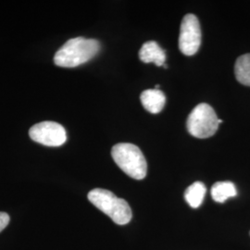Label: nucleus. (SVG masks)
Returning a JSON list of instances; mask_svg holds the SVG:
<instances>
[{
  "label": "nucleus",
  "instance_id": "9d476101",
  "mask_svg": "<svg viewBox=\"0 0 250 250\" xmlns=\"http://www.w3.org/2000/svg\"><path fill=\"white\" fill-rule=\"evenodd\" d=\"M207 188L201 182H196L188 187L185 192V198L190 207L197 208L202 204L205 197Z\"/></svg>",
  "mask_w": 250,
  "mask_h": 250
},
{
  "label": "nucleus",
  "instance_id": "0eeeda50",
  "mask_svg": "<svg viewBox=\"0 0 250 250\" xmlns=\"http://www.w3.org/2000/svg\"><path fill=\"white\" fill-rule=\"evenodd\" d=\"M139 59L144 63H154L161 67L165 64L166 54L157 42L148 41L140 48Z\"/></svg>",
  "mask_w": 250,
  "mask_h": 250
},
{
  "label": "nucleus",
  "instance_id": "7ed1b4c3",
  "mask_svg": "<svg viewBox=\"0 0 250 250\" xmlns=\"http://www.w3.org/2000/svg\"><path fill=\"white\" fill-rule=\"evenodd\" d=\"M111 156L120 169L128 176L142 180L147 171V163L140 148L134 144L120 143L111 149Z\"/></svg>",
  "mask_w": 250,
  "mask_h": 250
},
{
  "label": "nucleus",
  "instance_id": "f8f14e48",
  "mask_svg": "<svg viewBox=\"0 0 250 250\" xmlns=\"http://www.w3.org/2000/svg\"><path fill=\"white\" fill-rule=\"evenodd\" d=\"M9 223V214L5 212H0V232H2Z\"/></svg>",
  "mask_w": 250,
  "mask_h": 250
},
{
  "label": "nucleus",
  "instance_id": "6e6552de",
  "mask_svg": "<svg viewBox=\"0 0 250 250\" xmlns=\"http://www.w3.org/2000/svg\"><path fill=\"white\" fill-rule=\"evenodd\" d=\"M140 99L143 107L152 114L160 113L166 103L165 95L161 90H145Z\"/></svg>",
  "mask_w": 250,
  "mask_h": 250
},
{
  "label": "nucleus",
  "instance_id": "9b49d317",
  "mask_svg": "<svg viewBox=\"0 0 250 250\" xmlns=\"http://www.w3.org/2000/svg\"><path fill=\"white\" fill-rule=\"evenodd\" d=\"M234 74L240 83L250 86V54L242 55L236 60Z\"/></svg>",
  "mask_w": 250,
  "mask_h": 250
},
{
  "label": "nucleus",
  "instance_id": "f03ea898",
  "mask_svg": "<svg viewBox=\"0 0 250 250\" xmlns=\"http://www.w3.org/2000/svg\"><path fill=\"white\" fill-rule=\"evenodd\" d=\"M87 197L93 205L107 215L115 224L125 225L132 220V209L127 201L116 197L107 189L95 188L90 191Z\"/></svg>",
  "mask_w": 250,
  "mask_h": 250
},
{
  "label": "nucleus",
  "instance_id": "423d86ee",
  "mask_svg": "<svg viewBox=\"0 0 250 250\" xmlns=\"http://www.w3.org/2000/svg\"><path fill=\"white\" fill-rule=\"evenodd\" d=\"M29 135L36 143L46 146H61L67 141L65 128L55 122H42L34 125Z\"/></svg>",
  "mask_w": 250,
  "mask_h": 250
},
{
  "label": "nucleus",
  "instance_id": "1a4fd4ad",
  "mask_svg": "<svg viewBox=\"0 0 250 250\" xmlns=\"http://www.w3.org/2000/svg\"><path fill=\"white\" fill-rule=\"evenodd\" d=\"M212 199L218 203H224L228 198L235 197L237 190L232 182H217L210 191Z\"/></svg>",
  "mask_w": 250,
  "mask_h": 250
},
{
  "label": "nucleus",
  "instance_id": "f257e3e1",
  "mask_svg": "<svg viewBox=\"0 0 250 250\" xmlns=\"http://www.w3.org/2000/svg\"><path fill=\"white\" fill-rule=\"evenodd\" d=\"M100 50V44L96 39L76 37L68 40L57 51L54 62L63 68H74L89 62Z\"/></svg>",
  "mask_w": 250,
  "mask_h": 250
},
{
  "label": "nucleus",
  "instance_id": "39448f33",
  "mask_svg": "<svg viewBox=\"0 0 250 250\" xmlns=\"http://www.w3.org/2000/svg\"><path fill=\"white\" fill-rule=\"evenodd\" d=\"M201 28L196 15H186L181 23L179 36V49L186 56L197 53L201 45Z\"/></svg>",
  "mask_w": 250,
  "mask_h": 250
},
{
  "label": "nucleus",
  "instance_id": "20e7f679",
  "mask_svg": "<svg viewBox=\"0 0 250 250\" xmlns=\"http://www.w3.org/2000/svg\"><path fill=\"white\" fill-rule=\"evenodd\" d=\"M219 125V119L214 109L207 103H201L194 107L187 122L189 134L202 139L214 135Z\"/></svg>",
  "mask_w": 250,
  "mask_h": 250
},
{
  "label": "nucleus",
  "instance_id": "ddd939ff",
  "mask_svg": "<svg viewBox=\"0 0 250 250\" xmlns=\"http://www.w3.org/2000/svg\"></svg>",
  "mask_w": 250,
  "mask_h": 250
}]
</instances>
